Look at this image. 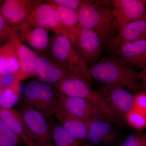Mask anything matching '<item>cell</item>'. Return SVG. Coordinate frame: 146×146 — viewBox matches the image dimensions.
Here are the masks:
<instances>
[{
	"mask_svg": "<svg viewBox=\"0 0 146 146\" xmlns=\"http://www.w3.org/2000/svg\"><path fill=\"white\" fill-rule=\"evenodd\" d=\"M91 77L105 86L126 87L135 94L142 92L139 72L121 58L104 57L90 68Z\"/></svg>",
	"mask_w": 146,
	"mask_h": 146,
	"instance_id": "1",
	"label": "cell"
},
{
	"mask_svg": "<svg viewBox=\"0 0 146 146\" xmlns=\"http://www.w3.org/2000/svg\"><path fill=\"white\" fill-rule=\"evenodd\" d=\"M112 1H96L79 11L80 27L93 30L99 35L103 48L107 50L112 38L115 12L110 3Z\"/></svg>",
	"mask_w": 146,
	"mask_h": 146,
	"instance_id": "2",
	"label": "cell"
},
{
	"mask_svg": "<svg viewBox=\"0 0 146 146\" xmlns=\"http://www.w3.org/2000/svg\"><path fill=\"white\" fill-rule=\"evenodd\" d=\"M86 80L71 75L54 86L59 94L83 99L96 108L111 122L118 123L107 99L99 90H95Z\"/></svg>",
	"mask_w": 146,
	"mask_h": 146,
	"instance_id": "3",
	"label": "cell"
},
{
	"mask_svg": "<svg viewBox=\"0 0 146 146\" xmlns=\"http://www.w3.org/2000/svg\"><path fill=\"white\" fill-rule=\"evenodd\" d=\"M51 57L74 75L93 81L90 68L76 51L70 39L64 35H56L50 46Z\"/></svg>",
	"mask_w": 146,
	"mask_h": 146,
	"instance_id": "4",
	"label": "cell"
},
{
	"mask_svg": "<svg viewBox=\"0 0 146 146\" xmlns=\"http://www.w3.org/2000/svg\"><path fill=\"white\" fill-rule=\"evenodd\" d=\"M26 20L33 26L45 29L73 39L72 33L62 24L57 11L51 4L46 1H35L34 5Z\"/></svg>",
	"mask_w": 146,
	"mask_h": 146,
	"instance_id": "5",
	"label": "cell"
},
{
	"mask_svg": "<svg viewBox=\"0 0 146 146\" xmlns=\"http://www.w3.org/2000/svg\"><path fill=\"white\" fill-rule=\"evenodd\" d=\"M21 114L30 137L42 146H55L52 127L46 117L32 106L23 104L18 110Z\"/></svg>",
	"mask_w": 146,
	"mask_h": 146,
	"instance_id": "6",
	"label": "cell"
},
{
	"mask_svg": "<svg viewBox=\"0 0 146 146\" xmlns=\"http://www.w3.org/2000/svg\"><path fill=\"white\" fill-rule=\"evenodd\" d=\"M71 42L89 68L98 61L103 46L101 39L96 32L80 27Z\"/></svg>",
	"mask_w": 146,
	"mask_h": 146,
	"instance_id": "7",
	"label": "cell"
},
{
	"mask_svg": "<svg viewBox=\"0 0 146 146\" xmlns=\"http://www.w3.org/2000/svg\"><path fill=\"white\" fill-rule=\"evenodd\" d=\"M112 7L115 15L113 30L118 32L131 22L146 20V1L114 0Z\"/></svg>",
	"mask_w": 146,
	"mask_h": 146,
	"instance_id": "8",
	"label": "cell"
},
{
	"mask_svg": "<svg viewBox=\"0 0 146 146\" xmlns=\"http://www.w3.org/2000/svg\"><path fill=\"white\" fill-rule=\"evenodd\" d=\"M99 90L104 95L118 123L133 107V95L124 88L102 85Z\"/></svg>",
	"mask_w": 146,
	"mask_h": 146,
	"instance_id": "9",
	"label": "cell"
},
{
	"mask_svg": "<svg viewBox=\"0 0 146 146\" xmlns=\"http://www.w3.org/2000/svg\"><path fill=\"white\" fill-rule=\"evenodd\" d=\"M146 40V20H138L127 24L112 36L107 50L113 56L117 58L120 48L131 42Z\"/></svg>",
	"mask_w": 146,
	"mask_h": 146,
	"instance_id": "10",
	"label": "cell"
},
{
	"mask_svg": "<svg viewBox=\"0 0 146 146\" xmlns=\"http://www.w3.org/2000/svg\"><path fill=\"white\" fill-rule=\"evenodd\" d=\"M12 35L37 51H44L50 46L48 31L33 26L26 19L12 29Z\"/></svg>",
	"mask_w": 146,
	"mask_h": 146,
	"instance_id": "11",
	"label": "cell"
},
{
	"mask_svg": "<svg viewBox=\"0 0 146 146\" xmlns=\"http://www.w3.org/2000/svg\"><path fill=\"white\" fill-rule=\"evenodd\" d=\"M54 90L60 104L73 115L82 120L87 126L97 120L109 121L96 108L83 99L64 96Z\"/></svg>",
	"mask_w": 146,
	"mask_h": 146,
	"instance_id": "12",
	"label": "cell"
},
{
	"mask_svg": "<svg viewBox=\"0 0 146 146\" xmlns=\"http://www.w3.org/2000/svg\"><path fill=\"white\" fill-rule=\"evenodd\" d=\"M35 76L42 83L54 86L72 74L51 56L43 55L36 60L35 66Z\"/></svg>",
	"mask_w": 146,
	"mask_h": 146,
	"instance_id": "13",
	"label": "cell"
},
{
	"mask_svg": "<svg viewBox=\"0 0 146 146\" xmlns=\"http://www.w3.org/2000/svg\"><path fill=\"white\" fill-rule=\"evenodd\" d=\"M35 1L6 0L0 8V15L12 29L26 19Z\"/></svg>",
	"mask_w": 146,
	"mask_h": 146,
	"instance_id": "14",
	"label": "cell"
},
{
	"mask_svg": "<svg viewBox=\"0 0 146 146\" xmlns=\"http://www.w3.org/2000/svg\"><path fill=\"white\" fill-rule=\"evenodd\" d=\"M111 122L99 119L92 122L87 126V140L94 145H110L118 138V134Z\"/></svg>",
	"mask_w": 146,
	"mask_h": 146,
	"instance_id": "15",
	"label": "cell"
},
{
	"mask_svg": "<svg viewBox=\"0 0 146 146\" xmlns=\"http://www.w3.org/2000/svg\"><path fill=\"white\" fill-rule=\"evenodd\" d=\"M54 116L65 130L77 140H87V125L82 120L73 115L61 105L57 108Z\"/></svg>",
	"mask_w": 146,
	"mask_h": 146,
	"instance_id": "16",
	"label": "cell"
},
{
	"mask_svg": "<svg viewBox=\"0 0 146 146\" xmlns=\"http://www.w3.org/2000/svg\"><path fill=\"white\" fill-rule=\"evenodd\" d=\"M118 56L134 69L146 68V40H140L123 45Z\"/></svg>",
	"mask_w": 146,
	"mask_h": 146,
	"instance_id": "17",
	"label": "cell"
},
{
	"mask_svg": "<svg viewBox=\"0 0 146 146\" xmlns=\"http://www.w3.org/2000/svg\"><path fill=\"white\" fill-rule=\"evenodd\" d=\"M10 39L15 46L20 72L24 79L35 76V66L39 55L12 34Z\"/></svg>",
	"mask_w": 146,
	"mask_h": 146,
	"instance_id": "18",
	"label": "cell"
},
{
	"mask_svg": "<svg viewBox=\"0 0 146 146\" xmlns=\"http://www.w3.org/2000/svg\"><path fill=\"white\" fill-rule=\"evenodd\" d=\"M0 119L17 134L27 145L32 141L22 116L18 110L0 108Z\"/></svg>",
	"mask_w": 146,
	"mask_h": 146,
	"instance_id": "19",
	"label": "cell"
},
{
	"mask_svg": "<svg viewBox=\"0 0 146 146\" xmlns=\"http://www.w3.org/2000/svg\"><path fill=\"white\" fill-rule=\"evenodd\" d=\"M60 105L59 100L52 87L49 84L42 83L35 109L46 117H50L54 115Z\"/></svg>",
	"mask_w": 146,
	"mask_h": 146,
	"instance_id": "20",
	"label": "cell"
},
{
	"mask_svg": "<svg viewBox=\"0 0 146 146\" xmlns=\"http://www.w3.org/2000/svg\"><path fill=\"white\" fill-rule=\"evenodd\" d=\"M21 73L15 46L10 39L0 49V76Z\"/></svg>",
	"mask_w": 146,
	"mask_h": 146,
	"instance_id": "21",
	"label": "cell"
},
{
	"mask_svg": "<svg viewBox=\"0 0 146 146\" xmlns=\"http://www.w3.org/2000/svg\"><path fill=\"white\" fill-rule=\"evenodd\" d=\"M51 4L57 11L60 22L72 33L74 37L80 27L78 12L72 9Z\"/></svg>",
	"mask_w": 146,
	"mask_h": 146,
	"instance_id": "22",
	"label": "cell"
},
{
	"mask_svg": "<svg viewBox=\"0 0 146 146\" xmlns=\"http://www.w3.org/2000/svg\"><path fill=\"white\" fill-rule=\"evenodd\" d=\"M52 135L55 146H87L70 135L60 124L52 125Z\"/></svg>",
	"mask_w": 146,
	"mask_h": 146,
	"instance_id": "23",
	"label": "cell"
},
{
	"mask_svg": "<svg viewBox=\"0 0 146 146\" xmlns=\"http://www.w3.org/2000/svg\"><path fill=\"white\" fill-rule=\"evenodd\" d=\"M21 81L18 82L3 89L0 98V106L5 109H11L20 101L21 97Z\"/></svg>",
	"mask_w": 146,
	"mask_h": 146,
	"instance_id": "24",
	"label": "cell"
},
{
	"mask_svg": "<svg viewBox=\"0 0 146 146\" xmlns=\"http://www.w3.org/2000/svg\"><path fill=\"white\" fill-rule=\"evenodd\" d=\"M41 82L37 80L30 82L24 89L23 104L35 107L39 98Z\"/></svg>",
	"mask_w": 146,
	"mask_h": 146,
	"instance_id": "25",
	"label": "cell"
},
{
	"mask_svg": "<svg viewBox=\"0 0 146 146\" xmlns=\"http://www.w3.org/2000/svg\"><path fill=\"white\" fill-rule=\"evenodd\" d=\"M21 141L19 136L0 119V146H19Z\"/></svg>",
	"mask_w": 146,
	"mask_h": 146,
	"instance_id": "26",
	"label": "cell"
},
{
	"mask_svg": "<svg viewBox=\"0 0 146 146\" xmlns=\"http://www.w3.org/2000/svg\"><path fill=\"white\" fill-rule=\"evenodd\" d=\"M125 119L136 130H141L146 127V113L134 108L127 113Z\"/></svg>",
	"mask_w": 146,
	"mask_h": 146,
	"instance_id": "27",
	"label": "cell"
},
{
	"mask_svg": "<svg viewBox=\"0 0 146 146\" xmlns=\"http://www.w3.org/2000/svg\"><path fill=\"white\" fill-rule=\"evenodd\" d=\"M46 1L54 5L72 9L78 12L84 6L92 4L96 2L95 0H50Z\"/></svg>",
	"mask_w": 146,
	"mask_h": 146,
	"instance_id": "28",
	"label": "cell"
},
{
	"mask_svg": "<svg viewBox=\"0 0 146 146\" xmlns=\"http://www.w3.org/2000/svg\"><path fill=\"white\" fill-rule=\"evenodd\" d=\"M122 146H146V132L129 135L123 142Z\"/></svg>",
	"mask_w": 146,
	"mask_h": 146,
	"instance_id": "29",
	"label": "cell"
},
{
	"mask_svg": "<svg viewBox=\"0 0 146 146\" xmlns=\"http://www.w3.org/2000/svg\"><path fill=\"white\" fill-rule=\"evenodd\" d=\"M23 80L21 74H11L0 76V85L3 89L13 85L14 83Z\"/></svg>",
	"mask_w": 146,
	"mask_h": 146,
	"instance_id": "30",
	"label": "cell"
},
{
	"mask_svg": "<svg viewBox=\"0 0 146 146\" xmlns=\"http://www.w3.org/2000/svg\"><path fill=\"white\" fill-rule=\"evenodd\" d=\"M133 108L146 113V92L133 94Z\"/></svg>",
	"mask_w": 146,
	"mask_h": 146,
	"instance_id": "31",
	"label": "cell"
},
{
	"mask_svg": "<svg viewBox=\"0 0 146 146\" xmlns=\"http://www.w3.org/2000/svg\"><path fill=\"white\" fill-rule=\"evenodd\" d=\"M12 32V29L9 26L2 16L0 15V35Z\"/></svg>",
	"mask_w": 146,
	"mask_h": 146,
	"instance_id": "32",
	"label": "cell"
},
{
	"mask_svg": "<svg viewBox=\"0 0 146 146\" xmlns=\"http://www.w3.org/2000/svg\"><path fill=\"white\" fill-rule=\"evenodd\" d=\"M139 79L143 91L146 92V68L139 72Z\"/></svg>",
	"mask_w": 146,
	"mask_h": 146,
	"instance_id": "33",
	"label": "cell"
},
{
	"mask_svg": "<svg viewBox=\"0 0 146 146\" xmlns=\"http://www.w3.org/2000/svg\"><path fill=\"white\" fill-rule=\"evenodd\" d=\"M11 35V34L10 33H6L0 35V49L2 47L1 46L2 41L5 40L8 41L10 39Z\"/></svg>",
	"mask_w": 146,
	"mask_h": 146,
	"instance_id": "34",
	"label": "cell"
},
{
	"mask_svg": "<svg viewBox=\"0 0 146 146\" xmlns=\"http://www.w3.org/2000/svg\"><path fill=\"white\" fill-rule=\"evenodd\" d=\"M26 146H37V144L33 141H31L30 143H29L28 145H27Z\"/></svg>",
	"mask_w": 146,
	"mask_h": 146,
	"instance_id": "35",
	"label": "cell"
},
{
	"mask_svg": "<svg viewBox=\"0 0 146 146\" xmlns=\"http://www.w3.org/2000/svg\"><path fill=\"white\" fill-rule=\"evenodd\" d=\"M3 89L2 87L0 85V98H1V95L2 93ZM0 108H1V106H0Z\"/></svg>",
	"mask_w": 146,
	"mask_h": 146,
	"instance_id": "36",
	"label": "cell"
},
{
	"mask_svg": "<svg viewBox=\"0 0 146 146\" xmlns=\"http://www.w3.org/2000/svg\"><path fill=\"white\" fill-rule=\"evenodd\" d=\"M3 2V1H0V8H1V6L2 5Z\"/></svg>",
	"mask_w": 146,
	"mask_h": 146,
	"instance_id": "37",
	"label": "cell"
},
{
	"mask_svg": "<svg viewBox=\"0 0 146 146\" xmlns=\"http://www.w3.org/2000/svg\"><path fill=\"white\" fill-rule=\"evenodd\" d=\"M37 146H42L39 145H37Z\"/></svg>",
	"mask_w": 146,
	"mask_h": 146,
	"instance_id": "38",
	"label": "cell"
}]
</instances>
